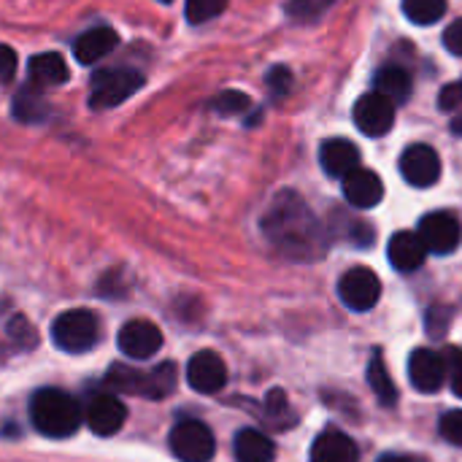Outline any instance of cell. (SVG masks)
<instances>
[{
	"label": "cell",
	"mask_w": 462,
	"mask_h": 462,
	"mask_svg": "<svg viewBox=\"0 0 462 462\" xmlns=\"http://www.w3.org/2000/svg\"><path fill=\"white\" fill-rule=\"evenodd\" d=\"M263 233L276 252L295 263H314L328 254L330 236L309 203L292 192L282 189L263 214Z\"/></svg>",
	"instance_id": "6da1fadb"
},
{
	"label": "cell",
	"mask_w": 462,
	"mask_h": 462,
	"mask_svg": "<svg viewBox=\"0 0 462 462\" xmlns=\"http://www.w3.org/2000/svg\"><path fill=\"white\" fill-rule=\"evenodd\" d=\"M30 422L46 439H70L84 425V411L65 390L46 387L30 398Z\"/></svg>",
	"instance_id": "7a4b0ae2"
},
{
	"label": "cell",
	"mask_w": 462,
	"mask_h": 462,
	"mask_svg": "<svg viewBox=\"0 0 462 462\" xmlns=\"http://www.w3.org/2000/svg\"><path fill=\"white\" fill-rule=\"evenodd\" d=\"M51 341L68 355H84L100 341V322L89 309L62 311L51 322Z\"/></svg>",
	"instance_id": "3957f363"
},
{
	"label": "cell",
	"mask_w": 462,
	"mask_h": 462,
	"mask_svg": "<svg viewBox=\"0 0 462 462\" xmlns=\"http://www.w3.org/2000/svg\"><path fill=\"white\" fill-rule=\"evenodd\" d=\"M143 73L135 68H100L89 81V106L92 108H114L125 103L143 87Z\"/></svg>",
	"instance_id": "277c9868"
},
{
	"label": "cell",
	"mask_w": 462,
	"mask_h": 462,
	"mask_svg": "<svg viewBox=\"0 0 462 462\" xmlns=\"http://www.w3.org/2000/svg\"><path fill=\"white\" fill-rule=\"evenodd\" d=\"M171 452L179 462H211L217 452V441L208 425L198 420H184L179 422L171 436H168Z\"/></svg>",
	"instance_id": "5b68a950"
},
{
	"label": "cell",
	"mask_w": 462,
	"mask_h": 462,
	"mask_svg": "<svg viewBox=\"0 0 462 462\" xmlns=\"http://www.w3.org/2000/svg\"><path fill=\"white\" fill-rule=\"evenodd\" d=\"M338 298L352 311H371L382 298V282L365 265L349 268L338 282Z\"/></svg>",
	"instance_id": "8992f818"
},
{
	"label": "cell",
	"mask_w": 462,
	"mask_h": 462,
	"mask_svg": "<svg viewBox=\"0 0 462 462\" xmlns=\"http://www.w3.org/2000/svg\"><path fill=\"white\" fill-rule=\"evenodd\" d=\"M417 236L422 238L425 249L433 254H452L462 241V227L455 214L449 211H433L422 217Z\"/></svg>",
	"instance_id": "52a82bcc"
},
{
	"label": "cell",
	"mask_w": 462,
	"mask_h": 462,
	"mask_svg": "<svg viewBox=\"0 0 462 462\" xmlns=\"http://www.w3.org/2000/svg\"><path fill=\"white\" fill-rule=\"evenodd\" d=\"M352 116H355L357 130H363L368 138H382L395 125V103L379 92H368L355 103Z\"/></svg>",
	"instance_id": "ba28073f"
},
{
	"label": "cell",
	"mask_w": 462,
	"mask_h": 462,
	"mask_svg": "<svg viewBox=\"0 0 462 462\" xmlns=\"http://www.w3.org/2000/svg\"><path fill=\"white\" fill-rule=\"evenodd\" d=\"M119 352L130 360H152L162 349V333L149 319H130L116 336Z\"/></svg>",
	"instance_id": "9c48e42d"
},
{
	"label": "cell",
	"mask_w": 462,
	"mask_h": 462,
	"mask_svg": "<svg viewBox=\"0 0 462 462\" xmlns=\"http://www.w3.org/2000/svg\"><path fill=\"white\" fill-rule=\"evenodd\" d=\"M127 420V409L125 403L114 395V393H97L87 401L84 409V422L95 436H114L122 430Z\"/></svg>",
	"instance_id": "30bf717a"
},
{
	"label": "cell",
	"mask_w": 462,
	"mask_h": 462,
	"mask_svg": "<svg viewBox=\"0 0 462 462\" xmlns=\"http://www.w3.org/2000/svg\"><path fill=\"white\" fill-rule=\"evenodd\" d=\"M401 173L411 187H433L441 176L439 152L428 143H411L401 154Z\"/></svg>",
	"instance_id": "8fae6325"
},
{
	"label": "cell",
	"mask_w": 462,
	"mask_h": 462,
	"mask_svg": "<svg viewBox=\"0 0 462 462\" xmlns=\"http://www.w3.org/2000/svg\"><path fill=\"white\" fill-rule=\"evenodd\" d=\"M187 382L195 393L214 395L227 384V365L217 352L203 349L187 363Z\"/></svg>",
	"instance_id": "7c38bea8"
},
{
	"label": "cell",
	"mask_w": 462,
	"mask_h": 462,
	"mask_svg": "<svg viewBox=\"0 0 462 462\" xmlns=\"http://www.w3.org/2000/svg\"><path fill=\"white\" fill-rule=\"evenodd\" d=\"M409 379L414 384V390L420 393H439L447 382V368H444V357L433 349H417L411 352L409 360Z\"/></svg>",
	"instance_id": "4fadbf2b"
},
{
	"label": "cell",
	"mask_w": 462,
	"mask_h": 462,
	"mask_svg": "<svg viewBox=\"0 0 462 462\" xmlns=\"http://www.w3.org/2000/svg\"><path fill=\"white\" fill-rule=\"evenodd\" d=\"M341 181H344V195L355 208H374L384 198V181L371 168H355Z\"/></svg>",
	"instance_id": "5bb4252c"
},
{
	"label": "cell",
	"mask_w": 462,
	"mask_h": 462,
	"mask_svg": "<svg viewBox=\"0 0 462 462\" xmlns=\"http://www.w3.org/2000/svg\"><path fill=\"white\" fill-rule=\"evenodd\" d=\"M119 43V35L116 30L106 27V24H97L87 32H81L76 41H73V57L81 62V65H95L100 62L108 51H114Z\"/></svg>",
	"instance_id": "9a60e30c"
},
{
	"label": "cell",
	"mask_w": 462,
	"mask_h": 462,
	"mask_svg": "<svg viewBox=\"0 0 462 462\" xmlns=\"http://www.w3.org/2000/svg\"><path fill=\"white\" fill-rule=\"evenodd\" d=\"M319 162L330 179H344L355 168H360V149L346 138H330L319 149Z\"/></svg>",
	"instance_id": "2e32d148"
},
{
	"label": "cell",
	"mask_w": 462,
	"mask_h": 462,
	"mask_svg": "<svg viewBox=\"0 0 462 462\" xmlns=\"http://www.w3.org/2000/svg\"><path fill=\"white\" fill-rule=\"evenodd\" d=\"M387 257H390V263H393L395 271L411 273V271L422 268V263H425V257H428V249H425V244H422V238H420L417 233L403 230V233H395V236L390 238Z\"/></svg>",
	"instance_id": "e0dca14e"
},
{
	"label": "cell",
	"mask_w": 462,
	"mask_h": 462,
	"mask_svg": "<svg viewBox=\"0 0 462 462\" xmlns=\"http://www.w3.org/2000/svg\"><path fill=\"white\" fill-rule=\"evenodd\" d=\"M309 457H311V462H357L360 460V449L346 433L325 430L317 436Z\"/></svg>",
	"instance_id": "ac0fdd59"
},
{
	"label": "cell",
	"mask_w": 462,
	"mask_h": 462,
	"mask_svg": "<svg viewBox=\"0 0 462 462\" xmlns=\"http://www.w3.org/2000/svg\"><path fill=\"white\" fill-rule=\"evenodd\" d=\"M70 79V70L62 60V54L57 51H43L30 57L27 62V81L46 89V87H60Z\"/></svg>",
	"instance_id": "d6986e66"
},
{
	"label": "cell",
	"mask_w": 462,
	"mask_h": 462,
	"mask_svg": "<svg viewBox=\"0 0 462 462\" xmlns=\"http://www.w3.org/2000/svg\"><path fill=\"white\" fill-rule=\"evenodd\" d=\"M11 111H14V119L24 122V125H38L49 116V103L43 97V89L30 84L22 87L16 95H14V103H11Z\"/></svg>",
	"instance_id": "ffe728a7"
},
{
	"label": "cell",
	"mask_w": 462,
	"mask_h": 462,
	"mask_svg": "<svg viewBox=\"0 0 462 462\" xmlns=\"http://www.w3.org/2000/svg\"><path fill=\"white\" fill-rule=\"evenodd\" d=\"M374 87H376L374 92L384 95V97L393 100V103H406V100L411 97V89H414L409 70L401 68V65H384V68L376 73Z\"/></svg>",
	"instance_id": "44dd1931"
},
{
	"label": "cell",
	"mask_w": 462,
	"mask_h": 462,
	"mask_svg": "<svg viewBox=\"0 0 462 462\" xmlns=\"http://www.w3.org/2000/svg\"><path fill=\"white\" fill-rule=\"evenodd\" d=\"M233 449H236V460L238 462H273V457H276L273 441L265 433L252 430V428H246L236 436Z\"/></svg>",
	"instance_id": "7402d4cb"
},
{
	"label": "cell",
	"mask_w": 462,
	"mask_h": 462,
	"mask_svg": "<svg viewBox=\"0 0 462 462\" xmlns=\"http://www.w3.org/2000/svg\"><path fill=\"white\" fill-rule=\"evenodd\" d=\"M176 365L173 363H160L152 371H143V390L141 398L149 401H162L176 390Z\"/></svg>",
	"instance_id": "603a6c76"
},
{
	"label": "cell",
	"mask_w": 462,
	"mask_h": 462,
	"mask_svg": "<svg viewBox=\"0 0 462 462\" xmlns=\"http://www.w3.org/2000/svg\"><path fill=\"white\" fill-rule=\"evenodd\" d=\"M368 382H371V390L379 395V401L384 406H393L398 401V387L390 379V371H387V363H384L382 355H374V360L368 365Z\"/></svg>",
	"instance_id": "cb8c5ba5"
},
{
	"label": "cell",
	"mask_w": 462,
	"mask_h": 462,
	"mask_svg": "<svg viewBox=\"0 0 462 462\" xmlns=\"http://www.w3.org/2000/svg\"><path fill=\"white\" fill-rule=\"evenodd\" d=\"M447 11V0H403V14L414 24H436Z\"/></svg>",
	"instance_id": "d4e9b609"
},
{
	"label": "cell",
	"mask_w": 462,
	"mask_h": 462,
	"mask_svg": "<svg viewBox=\"0 0 462 462\" xmlns=\"http://www.w3.org/2000/svg\"><path fill=\"white\" fill-rule=\"evenodd\" d=\"M208 106H211V111H217V114H222V116H238V114L252 111L249 95H244V92H238V89H225V92H219Z\"/></svg>",
	"instance_id": "484cf974"
},
{
	"label": "cell",
	"mask_w": 462,
	"mask_h": 462,
	"mask_svg": "<svg viewBox=\"0 0 462 462\" xmlns=\"http://www.w3.org/2000/svg\"><path fill=\"white\" fill-rule=\"evenodd\" d=\"M227 8V0H187L184 16L189 24H206L208 19L219 16Z\"/></svg>",
	"instance_id": "4316f807"
},
{
	"label": "cell",
	"mask_w": 462,
	"mask_h": 462,
	"mask_svg": "<svg viewBox=\"0 0 462 462\" xmlns=\"http://www.w3.org/2000/svg\"><path fill=\"white\" fill-rule=\"evenodd\" d=\"M336 0H290L284 5L287 16L295 19V22H314L319 19Z\"/></svg>",
	"instance_id": "83f0119b"
},
{
	"label": "cell",
	"mask_w": 462,
	"mask_h": 462,
	"mask_svg": "<svg viewBox=\"0 0 462 462\" xmlns=\"http://www.w3.org/2000/svg\"><path fill=\"white\" fill-rule=\"evenodd\" d=\"M444 368H447V382L452 387V393L462 398V352L455 346H447L444 349Z\"/></svg>",
	"instance_id": "f1b7e54d"
},
{
	"label": "cell",
	"mask_w": 462,
	"mask_h": 462,
	"mask_svg": "<svg viewBox=\"0 0 462 462\" xmlns=\"http://www.w3.org/2000/svg\"><path fill=\"white\" fill-rule=\"evenodd\" d=\"M8 338L16 344V346H35V341H38V336H35V330H32V325L24 319V317H14L11 322H8Z\"/></svg>",
	"instance_id": "f546056e"
},
{
	"label": "cell",
	"mask_w": 462,
	"mask_h": 462,
	"mask_svg": "<svg viewBox=\"0 0 462 462\" xmlns=\"http://www.w3.org/2000/svg\"><path fill=\"white\" fill-rule=\"evenodd\" d=\"M441 436L455 444V447H462V411H447L441 417V425H439Z\"/></svg>",
	"instance_id": "4dcf8cb0"
},
{
	"label": "cell",
	"mask_w": 462,
	"mask_h": 462,
	"mask_svg": "<svg viewBox=\"0 0 462 462\" xmlns=\"http://www.w3.org/2000/svg\"><path fill=\"white\" fill-rule=\"evenodd\" d=\"M439 108H441V111H449V114L462 111V79L460 81H452L449 87L441 89V95H439Z\"/></svg>",
	"instance_id": "1f68e13d"
},
{
	"label": "cell",
	"mask_w": 462,
	"mask_h": 462,
	"mask_svg": "<svg viewBox=\"0 0 462 462\" xmlns=\"http://www.w3.org/2000/svg\"><path fill=\"white\" fill-rule=\"evenodd\" d=\"M268 87H271V95L273 97H284L292 87V73L282 65H276L271 73H268Z\"/></svg>",
	"instance_id": "d6a6232c"
},
{
	"label": "cell",
	"mask_w": 462,
	"mask_h": 462,
	"mask_svg": "<svg viewBox=\"0 0 462 462\" xmlns=\"http://www.w3.org/2000/svg\"><path fill=\"white\" fill-rule=\"evenodd\" d=\"M16 68H19L16 51L8 43H0V84L11 81L16 76Z\"/></svg>",
	"instance_id": "836d02e7"
},
{
	"label": "cell",
	"mask_w": 462,
	"mask_h": 462,
	"mask_svg": "<svg viewBox=\"0 0 462 462\" xmlns=\"http://www.w3.org/2000/svg\"><path fill=\"white\" fill-rule=\"evenodd\" d=\"M444 46H447L452 54L462 57V19L452 22V24L444 30Z\"/></svg>",
	"instance_id": "e575fe53"
},
{
	"label": "cell",
	"mask_w": 462,
	"mask_h": 462,
	"mask_svg": "<svg viewBox=\"0 0 462 462\" xmlns=\"http://www.w3.org/2000/svg\"><path fill=\"white\" fill-rule=\"evenodd\" d=\"M376 462H417L411 457H403V455H382Z\"/></svg>",
	"instance_id": "d590c367"
},
{
	"label": "cell",
	"mask_w": 462,
	"mask_h": 462,
	"mask_svg": "<svg viewBox=\"0 0 462 462\" xmlns=\"http://www.w3.org/2000/svg\"><path fill=\"white\" fill-rule=\"evenodd\" d=\"M452 133L462 138V111H457V114H455V119H452Z\"/></svg>",
	"instance_id": "8d00e7d4"
},
{
	"label": "cell",
	"mask_w": 462,
	"mask_h": 462,
	"mask_svg": "<svg viewBox=\"0 0 462 462\" xmlns=\"http://www.w3.org/2000/svg\"><path fill=\"white\" fill-rule=\"evenodd\" d=\"M160 3H171V0H160Z\"/></svg>",
	"instance_id": "74e56055"
}]
</instances>
